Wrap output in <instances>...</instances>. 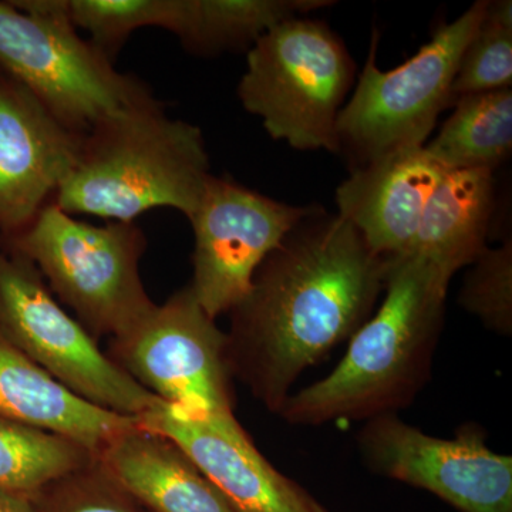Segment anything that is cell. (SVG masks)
<instances>
[{"label":"cell","instance_id":"obj_17","mask_svg":"<svg viewBox=\"0 0 512 512\" xmlns=\"http://www.w3.org/2000/svg\"><path fill=\"white\" fill-rule=\"evenodd\" d=\"M494 205V171H446L431 192L407 254L423 256L453 278L487 248Z\"/></svg>","mask_w":512,"mask_h":512},{"label":"cell","instance_id":"obj_22","mask_svg":"<svg viewBox=\"0 0 512 512\" xmlns=\"http://www.w3.org/2000/svg\"><path fill=\"white\" fill-rule=\"evenodd\" d=\"M512 86V3L487 2L483 22L470 40L454 79L453 104L468 94Z\"/></svg>","mask_w":512,"mask_h":512},{"label":"cell","instance_id":"obj_1","mask_svg":"<svg viewBox=\"0 0 512 512\" xmlns=\"http://www.w3.org/2000/svg\"><path fill=\"white\" fill-rule=\"evenodd\" d=\"M387 259L348 221L316 210L256 269L232 309V377L278 413L308 367L365 325L384 291Z\"/></svg>","mask_w":512,"mask_h":512},{"label":"cell","instance_id":"obj_18","mask_svg":"<svg viewBox=\"0 0 512 512\" xmlns=\"http://www.w3.org/2000/svg\"><path fill=\"white\" fill-rule=\"evenodd\" d=\"M450 119L426 148L446 171L490 170L512 150V90L468 94L454 101Z\"/></svg>","mask_w":512,"mask_h":512},{"label":"cell","instance_id":"obj_12","mask_svg":"<svg viewBox=\"0 0 512 512\" xmlns=\"http://www.w3.org/2000/svg\"><path fill=\"white\" fill-rule=\"evenodd\" d=\"M83 137L0 66V238L29 227L55 201Z\"/></svg>","mask_w":512,"mask_h":512},{"label":"cell","instance_id":"obj_13","mask_svg":"<svg viewBox=\"0 0 512 512\" xmlns=\"http://www.w3.org/2000/svg\"><path fill=\"white\" fill-rule=\"evenodd\" d=\"M137 419L144 429L180 446L237 512H328L272 467L235 414L192 416L161 402Z\"/></svg>","mask_w":512,"mask_h":512},{"label":"cell","instance_id":"obj_5","mask_svg":"<svg viewBox=\"0 0 512 512\" xmlns=\"http://www.w3.org/2000/svg\"><path fill=\"white\" fill-rule=\"evenodd\" d=\"M355 79L345 43L319 20L286 19L249 49L238 86L242 106L274 140L339 153L336 123Z\"/></svg>","mask_w":512,"mask_h":512},{"label":"cell","instance_id":"obj_14","mask_svg":"<svg viewBox=\"0 0 512 512\" xmlns=\"http://www.w3.org/2000/svg\"><path fill=\"white\" fill-rule=\"evenodd\" d=\"M444 173L424 147L394 151L356 167L339 185L338 215L382 258L407 254L431 192Z\"/></svg>","mask_w":512,"mask_h":512},{"label":"cell","instance_id":"obj_16","mask_svg":"<svg viewBox=\"0 0 512 512\" xmlns=\"http://www.w3.org/2000/svg\"><path fill=\"white\" fill-rule=\"evenodd\" d=\"M0 416L74 441L94 457L137 417L101 409L53 379L0 328Z\"/></svg>","mask_w":512,"mask_h":512},{"label":"cell","instance_id":"obj_6","mask_svg":"<svg viewBox=\"0 0 512 512\" xmlns=\"http://www.w3.org/2000/svg\"><path fill=\"white\" fill-rule=\"evenodd\" d=\"M0 66L80 134L104 117L156 99L150 86L120 73L79 35L59 0L0 2Z\"/></svg>","mask_w":512,"mask_h":512},{"label":"cell","instance_id":"obj_20","mask_svg":"<svg viewBox=\"0 0 512 512\" xmlns=\"http://www.w3.org/2000/svg\"><path fill=\"white\" fill-rule=\"evenodd\" d=\"M94 460L72 440L0 416V488L36 497Z\"/></svg>","mask_w":512,"mask_h":512},{"label":"cell","instance_id":"obj_2","mask_svg":"<svg viewBox=\"0 0 512 512\" xmlns=\"http://www.w3.org/2000/svg\"><path fill=\"white\" fill-rule=\"evenodd\" d=\"M450 282L423 256L387 258L379 311L350 338L335 370L291 394L279 417L296 426H320L406 409L429 380Z\"/></svg>","mask_w":512,"mask_h":512},{"label":"cell","instance_id":"obj_11","mask_svg":"<svg viewBox=\"0 0 512 512\" xmlns=\"http://www.w3.org/2000/svg\"><path fill=\"white\" fill-rule=\"evenodd\" d=\"M357 446L373 473L423 488L460 512H512V458L491 450L476 424L440 439L387 414L365 421Z\"/></svg>","mask_w":512,"mask_h":512},{"label":"cell","instance_id":"obj_23","mask_svg":"<svg viewBox=\"0 0 512 512\" xmlns=\"http://www.w3.org/2000/svg\"><path fill=\"white\" fill-rule=\"evenodd\" d=\"M470 266L458 302L487 328L511 335L512 242L485 248Z\"/></svg>","mask_w":512,"mask_h":512},{"label":"cell","instance_id":"obj_10","mask_svg":"<svg viewBox=\"0 0 512 512\" xmlns=\"http://www.w3.org/2000/svg\"><path fill=\"white\" fill-rule=\"evenodd\" d=\"M315 211L211 174L188 218L194 231L190 286L204 311L212 319L231 312L251 291L256 269Z\"/></svg>","mask_w":512,"mask_h":512},{"label":"cell","instance_id":"obj_19","mask_svg":"<svg viewBox=\"0 0 512 512\" xmlns=\"http://www.w3.org/2000/svg\"><path fill=\"white\" fill-rule=\"evenodd\" d=\"M333 2L326 0H185L180 37L185 49L215 55L254 46L286 19L306 16Z\"/></svg>","mask_w":512,"mask_h":512},{"label":"cell","instance_id":"obj_7","mask_svg":"<svg viewBox=\"0 0 512 512\" xmlns=\"http://www.w3.org/2000/svg\"><path fill=\"white\" fill-rule=\"evenodd\" d=\"M487 0L470 6L454 22L440 26L416 56L390 72L376 64L373 36L355 93L340 110L339 153L356 167L404 148L424 147L441 111L453 106L454 79L464 50L483 22Z\"/></svg>","mask_w":512,"mask_h":512},{"label":"cell","instance_id":"obj_24","mask_svg":"<svg viewBox=\"0 0 512 512\" xmlns=\"http://www.w3.org/2000/svg\"><path fill=\"white\" fill-rule=\"evenodd\" d=\"M37 512H148L97 464L60 478L35 497Z\"/></svg>","mask_w":512,"mask_h":512},{"label":"cell","instance_id":"obj_25","mask_svg":"<svg viewBox=\"0 0 512 512\" xmlns=\"http://www.w3.org/2000/svg\"><path fill=\"white\" fill-rule=\"evenodd\" d=\"M0 512H37L35 497L0 488Z\"/></svg>","mask_w":512,"mask_h":512},{"label":"cell","instance_id":"obj_9","mask_svg":"<svg viewBox=\"0 0 512 512\" xmlns=\"http://www.w3.org/2000/svg\"><path fill=\"white\" fill-rule=\"evenodd\" d=\"M109 356L140 386L180 412L234 414L227 333L204 311L190 285L111 339Z\"/></svg>","mask_w":512,"mask_h":512},{"label":"cell","instance_id":"obj_8","mask_svg":"<svg viewBox=\"0 0 512 512\" xmlns=\"http://www.w3.org/2000/svg\"><path fill=\"white\" fill-rule=\"evenodd\" d=\"M0 328L64 387L110 412L141 417L161 403L63 311L29 259L0 251Z\"/></svg>","mask_w":512,"mask_h":512},{"label":"cell","instance_id":"obj_3","mask_svg":"<svg viewBox=\"0 0 512 512\" xmlns=\"http://www.w3.org/2000/svg\"><path fill=\"white\" fill-rule=\"evenodd\" d=\"M200 128L165 113L157 99L94 124L55 197L60 210L134 222L156 208L190 218L210 178Z\"/></svg>","mask_w":512,"mask_h":512},{"label":"cell","instance_id":"obj_15","mask_svg":"<svg viewBox=\"0 0 512 512\" xmlns=\"http://www.w3.org/2000/svg\"><path fill=\"white\" fill-rule=\"evenodd\" d=\"M96 461L148 512H237L180 446L138 421L111 440Z\"/></svg>","mask_w":512,"mask_h":512},{"label":"cell","instance_id":"obj_21","mask_svg":"<svg viewBox=\"0 0 512 512\" xmlns=\"http://www.w3.org/2000/svg\"><path fill=\"white\" fill-rule=\"evenodd\" d=\"M59 6L111 62L137 30L160 28L178 36L185 12V0H59Z\"/></svg>","mask_w":512,"mask_h":512},{"label":"cell","instance_id":"obj_4","mask_svg":"<svg viewBox=\"0 0 512 512\" xmlns=\"http://www.w3.org/2000/svg\"><path fill=\"white\" fill-rule=\"evenodd\" d=\"M146 249L136 222L93 225L55 202L23 231L0 238V251L29 259L94 339L119 338L156 306L141 281Z\"/></svg>","mask_w":512,"mask_h":512}]
</instances>
